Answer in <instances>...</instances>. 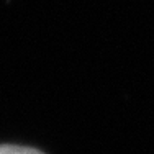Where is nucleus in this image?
I'll list each match as a JSON object with an SVG mask.
<instances>
[{
    "label": "nucleus",
    "instance_id": "1",
    "mask_svg": "<svg viewBox=\"0 0 154 154\" xmlns=\"http://www.w3.org/2000/svg\"><path fill=\"white\" fill-rule=\"evenodd\" d=\"M0 154H43V152L38 151V149L25 148V146L5 144V146H0Z\"/></svg>",
    "mask_w": 154,
    "mask_h": 154
}]
</instances>
